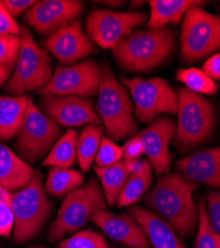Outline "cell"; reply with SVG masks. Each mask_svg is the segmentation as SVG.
Returning <instances> with one entry per match:
<instances>
[{
    "mask_svg": "<svg viewBox=\"0 0 220 248\" xmlns=\"http://www.w3.org/2000/svg\"><path fill=\"white\" fill-rule=\"evenodd\" d=\"M177 97V125L174 144L179 152L187 153L210 137L214 111L208 100L188 88L179 89Z\"/></svg>",
    "mask_w": 220,
    "mask_h": 248,
    "instance_id": "5b68a950",
    "label": "cell"
},
{
    "mask_svg": "<svg viewBox=\"0 0 220 248\" xmlns=\"http://www.w3.org/2000/svg\"><path fill=\"white\" fill-rule=\"evenodd\" d=\"M62 129L47 117L29 97L22 127L17 134L16 149L26 162H36L54 146Z\"/></svg>",
    "mask_w": 220,
    "mask_h": 248,
    "instance_id": "30bf717a",
    "label": "cell"
},
{
    "mask_svg": "<svg viewBox=\"0 0 220 248\" xmlns=\"http://www.w3.org/2000/svg\"><path fill=\"white\" fill-rule=\"evenodd\" d=\"M20 48L15 71L9 78L5 90L14 96L45 87L54 75L49 52L39 47L26 27L20 29Z\"/></svg>",
    "mask_w": 220,
    "mask_h": 248,
    "instance_id": "52a82bcc",
    "label": "cell"
},
{
    "mask_svg": "<svg viewBox=\"0 0 220 248\" xmlns=\"http://www.w3.org/2000/svg\"><path fill=\"white\" fill-rule=\"evenodd\" d=\"M29 96L0 95V139L10 140L22 127Z\"/></svg>",
    "mask_w": 220,
    "mask_h": 248,
    "instance_id": "7402d4cb",
    "label": "cell"
},
{
    "mask_svg": "<svg viewBox=\"0 0 220 248\" xmlns=\"http://www.w3.org/2000/svg\"><path fill=\"white\" fill-rule=\"evenodd\" d=\"M112 248H117V247L116 246H112Z\"/></svg>",
    "mask_w": 220,
    "mask_h": 248,
    "instance_id": "7bdbcfd3",
    "label": "cell"
},
{
    "mask_svg": "<svg viewBox=\"0 0 220 248\" xmlns=\"http://www.w3.org/2000/svg\"><path fill=\"white\" fill-rule=\"evenodd\" d=\"M36 171L10 148L0 144V190L17 192L32 181Z\"/></svg>",
    "mask_w": 220,
    "mask_h": 248,
    "instance_id": "ffe728a7",
    "label": "cell"
},
{
    "mask_svg": "<svg viewBox=\"0 0 220 248\" xmlns=\"http://www.w3.org/2000/svg\"><path fill=\"white\" fill-rule=\"evenodd\" d=\"M207 215L212 230L220 235V192H208Z\"/></svg>",
    "mask_w": 220,
    "mask_h": 248,
    "instance_id": "d6a6232c",
    "label": "cell"
},
{
    "mask_svg": "<svg viewBox=\"0 0 220 248\" xmlns=\"http://www.w3.org/2000/svg\"><path fill=\"white\" fill-rule=\"evenodd\" d=\"M58 246L59 248H110L103 234L90 230L74 233L70 238L59 241Z\"/></svg>",
    "mask_w": 220,
    "mask_h": 248,
    "instance_id": "f546056e",
    "label": "cell"
},
{
    "mask_svg": "<svg viewBox=\"0 0 220 248\" xmlns=\"http://www.w3.org/2000/svg\"><path fill=\"white\" fill-rule=\"evenodd\" d=\"M90 220L114 241L131 248H153L143 226L130 215L99 210L91 215Z\"/></svg>",
    "mask_w": 220,
    "mask_h": 248,
    "instance_id": "e0dca14e",
    "label": "cell"
},
{
    "mask_svg": "<svg viewBox=\"0 0 220 248\" xmlns=\"http://www.w3.org/2000/svg\"><path fill=\"white\" fill-rule=\"evenodd\" d=\"M28 248H47V247H45V246H30Z\"/></svg>",
    "mask_w": 220,
    "mask_h": 248,
    "instance_id": "60d3db41",
    "label": "cell"
},
{
    "mask_svg": "<svg viewBox=\"0 0 220 248\" xmlns=\"http://www.w3.org/2000/svg\"><path fill=\"white\" fill-rule=\"evenodd\" d=\"M127 213L143 226L153 247L186 248L173 227L153 211L139 205H131Z\"/></svg>",
    "mask_w": 220,
    "mask_h": 248,
    "instance_id": "d6986e66",
    "label": "cell"
},
{
    "mask_svg": "<svg viewBox=\"0 0 220 248\" xmlns=\"http://www.w3.org/2000/svg\"><path fill=\"white\" fill-rule=\"evenodd\" d=\"M85 177L76 170L53 167L46 181V192L56 198H62L71 191L82 187Z\"/></svg>",
    "mask_w": 220,
    "mask_h": 248,
    "instance_id": "4316f807",
    "label": "cell"
},
{
    "mask_svg": "<svg viewBox=\"0 0 220 248\" xmlns=\"http://www.w3.org/2000/svg\"><path fill=\"white\" fill-rule=\"evenodd\" d=\"M123 151V159L125 160H135L139 159L144 154V148L142 142L140 140L139 136H133L130 138L122 147Z\"/></svg>",
    "mask_w": 220,
    "mask_h": 248,
    "instance_id": "d590c367",
    "label": "cell"
},
{
    "mask_svg": "<svg viewBox=\"0 0 220 248\" xmlns=\"http://www.w3.org/2000/svg\"><path fill=\"white\" fill-rule=\"evenodd\" d=\"M121 248H131V247H129V246H126V245H123Z\"/></svg>",
    "mask_w": 220,
    "mask_h": 248,
    "instance_id": "b9f144b4",
    "label": "cell"
},
{
    "mask_svg": "<svg viewBox=\"0 0 220 248\" xmlns=\"http://www.w3.org/2000/svg\"><path fill=\"white\" fill-rule=\"evenodd\" d=\"M0 197L9 204L14 216V241L21 244L36 237L52 209L45 193L42 174L36 171L32 181L22 190L13 193L0 190Z\"/></svg>",
    "mask_w": 220,
    "mask_h": 248,
    "instance_id": "3957f363",
    "label": "cell"
},
{
    "mask_svg": "<svg viewBox=\"0 0 220 248\" xmlns=\"http://www.w3.org/2000/svg\"><path fill=\"white\" fill-rule=\"evenodd\" d=\"M36 2L37 1H31V0H3L1 1L3 7L13 18L31 8Z\"/></svg>",
    "mask_w": 220,
    "mask_h": 248,
    "instance_id": "8d00e7d4",
    "label": "cell"
},
{
    "mask_svg": "<svg viewBox=\"0 0 220 248\" xmlns=\"http://www.w3.org/2000/svg\"><path fill=\"white\" fill-rule=\"evenodd\" d=\"M45 47L62 66L72 65L95 52L91 39L84 33L79 20L50 35Z\"/></svg>",
    "mask_w": 220,
    "mask_h": 248,
    "instance_id": "2e32d148",
    "label": "cell"
},
{
    "mask_svg": "<svg viewBox=\"0 0 220 248\" xmlns=\"http://www.w3.org/2000/svg\"><path fill=\"white\" fill-rule=\"evenodd\" d=\"M198 232L195 240V248H220V235L210 225L206 204L204 198H198Z\"/></svg>",
    "mask_w": 220,
    "mask_h": 248,
    "instance_id": "f1b7e54d",
    "label": "cell"
},
{
    "mask_svg": "<svg viewBox=\"0 0 220 248\" xmlns=\"http://www.w3.org/2000/svg\"><path fill=\"white\" fill-rule=\"evenodd\" d=\"M14 229V216L9 204L0 197V236L9 237Z\"/></svg>",
    "mask_w": 220,
    "mask_h": 248,
    "instance_id": "836d02e7",
    "label": "cell"
},
{
    "mask_svg": "<svg viewBox=\"0 0 220 248\" xmlns=\"http://www.w3.org/2000/svg\"><path fill=\"white\" fill-rule=\"evenodd\" d=\"M147 20L145 12H117L93 10L87 18L86 30L89 38L103 49H114L124 38Z\"/></svg>",
    "mask_w": 220,
    "mask_h": 248,
    "instance_id": "7c38bea8",
    "label": "cell"
},
{
    "mask_svg": "<svg viewBox=\"0 0 220 248\" xmlns=\"http://www.w3.org/2000/svg\"><path fill=\"white\" fill-rule=\"evenodd\" d=\"M153 180V167L149 160L145 161L144 166L131 173L117 198V205L120 208L133 205L140 201L149 190Z\"/></svg>",
    "mask_w": 220,
    "mask_h": 248,
    "instance_id": "603a6c76",
    "label": "cell"
},
{
    "mask_svg": "<svg viewBox=\"0 0 220 248\" xmlns=\"http://www.w3.org/2000/svg\"><path fill=\"white\" fill-rule=\"evenodd\" d=\"M202 71L210 78L220 79V53L210 57L204 64Z\"/></svg>",
    "mask_w": 220,
    "mask_h": 248,
    "instance_id": "74e56055",
    "label": "cell"
},
{
    "mask_svg": "<svg viewBox=\"0 0 220 248\" xmlns=\"http://www.w3.org/2000/svg\"><path fill=\"white\" fill-rule=\"evenodd\" d=\"M102 3L104 4H108V5H114V6H118L122 3V1H103Z\"/></svg>",
    "mask_w": 220,
    "mask_h": 248,
    "instance_id": "ab89813d",
    "label": "cell"
},
{
    "mask_svg": "<svg viewBox=\"0 0 220 248\" xmlns=\"http://www.w3.org/2000/svg\"><path fill=\"white\" fill-rule=\"evenodd\" d=\"M181 59L194 63L220 49V17L198 6L190 8L184 17L181 38Z\"/></svg>",
    "mask_w": 220,
    "mask_h": 248,
    "instance_id": "ba28073f",
    "label": "cell"
},
{
    "mask_svg": "<svg viewBox=\"0 0 220 248\" xmlns=\"http://www.w3.org/2000/svg\"><path fill=\"white\" fill-rule=\"evenodd\" d=\"M198 185L186 181L179 173L160 178L155 188L145 197V203L155 214L165 219L178 236L190 237L199 219L198 205L192 194Z\"/></svg>",
    "mask_w": 220,
    "mask_h": 248,
    "instance_id": "6da1fadb",
    "label": "cell"
},
{
    "mask_svg": "<svg viewBox=\"0 0 220 248\" xmlns=\"http://www.w3.org/2000/svg\"><path fill=\"white\" fill-rule=\"evenodd\" d=\"M94 171L103 185L106 202L109 206H113L117 202L120 191L130 175L124 159L107 167H94Z\"/></svg>",
    "mask_w": 220,
    "mask_h": 248,
    "instance_id": "cb8c5ba5",
    "label": "cell"
},
{
    "mask_svg": "<svg viewBox=\"0 0 220 248\" xmlns=\"http://www.w3.org/2000/svg\"><path fill=\"white\" fill-rule=\"evenodd\" d=\"M42 112L59 125H101L102 120L93 110L92 102L78 95L43 94L40 101Z\"/></svg>",
    "mask_w": 220,
    "mask_h": 248,
    "instance_id": "5bb4252c",
    "label": "cell"
},
{
    "mask_svg": "<svg viewBox=\"0 0 220 248\" xmlns=\"http://www.w3.org/2000/svg\"><path fill=\"white\" fill-rule=\"evenodd\" d=\"M123 159L122 148L107 137H103L101 146L95 157L96 167H107Z\"/></svg>",
    "mask_w": 220,
    "mask_h": 248,
    "instance_id": "4dcf8cb0",
    "label": "cell"
},
{
    "mask_svg": "<svg viewBox=\"0 0 220 248\" xmlns=\"http://www.w3.org/2000/svg\"><path fill=\"white\" fill-rule=\"evenodd\" d=\"M176 79L184 82L188 89L194 93L213 94L217 91V85L202 70L195 68L179 69L176 72Z\"/></svg>",
    "mask_w": 220,
    "mask_h": 248,
    "instance_id": "83f0119b",
    "label": "cell"
},
{
    "mask_svg": "<svg viewBox=\"0 0 220 248\" xmlns=\"http://www.w3.org/2000/svg\"><path fill=\"white\" fill-rule=\"evenodd\" d=\"M176 168L190 183H204L220 189V146L197 151L178 160Z\"/></svg>",
    "mask_w": 220,
    "mask_h": 248,
    "instance_id": "ac0fdd59",
    "label": "cell"
},
{
    "mask_svg": "<svg viewBox=\"0 0 220 248\" xmlns=\"http://www.w3.org/2000/svg\"><path fill=\"white\" fill-rule=\"evenodd\" d=\"M104 128L95 124H88L77 137L76 154L78 165L83 172L89 171L92 162L95 160Z\"/></svg>",
    "mask_w": 220,
    "mask_h": 248,
    "instance_id": "d4e9b609",
    "label": "cell"
},
{
    "mask_svg": "<svg viewBox=\"0 0 220 248\" xmlns=\"http://www.w3.org/2000/svg\"><path fill=\"white\" fill-rule=\"evenodd\" d=\"M106 209L104 193L98 181L92 178L83 187L67 194L57 219L50 226L49 240L55 242L61 240L67 233L78 232L88 223L93 213Z\"/></svg>",
    "mask_w": 220,
    "mask_h": 248,
    "instance_id": "8992f818",
    "label": "cell"
},
{
    "mask_svg": "<svg viewBox=\"0 0 220 248\" xmlns=\"http://www.w3.org/2000/svg\"><path fill=\"white\" fill-rule=\"evenodd\" d=\"M176 132L174 119L161 116L155 119L149 127L138 134L142 142L144 154L147 155L157 175L169 174L173 155L169 150L171 140Z\"/></svg>",
    "mask_w": 220,
    "mask_h": 248,
    "instance_id": "9a60e30c",
    "label": "cell"
},
{
    "mask_svg": "<svg viewBox=\"0 0 220 248\" xmlns=\"http://www.w3.org/2000/svg\"><path fill=\"white\" fill-rule=\"evenodd\" d=\"M122 84L131 93L135 102V116L141 122L152 124L161 113L176 114L178 107L177 94L169 82L160 78L144 79L141 78H120Z\"/></svg>",
    "mask_w": 220,
    "mask_h": 248,
    "instance_id": "9c48e42d",
    "label": "cell"
},
{
    "mask_svg": "<svg viewBox=\"0 0 220 248\" xmlns=\"http://www.w3.org/2000/svg\"><path fill=\"white\" fill-rule=\"evenodd\" d=\"M11 69L0 64V87H1L7 78H9L11 76Z\"/></svg>",
    "mask_w": 220,
    "mask_h": 248,
    "instance_id": "f35d334b",
    "label": "cell"
},
{
    "mask_svg": "<svg viewBox=\"0 0 220 248\" xmlns=\"http://www.w3.org/2000/svg\"><path fill=\"white\" fill-rule=\"evenodd\" d=\"M84 7V2L76 0H42L26 11L24 20L38 33L52 35L74 22Z\"/></svg>",
    "mask_w": 220,
    "mask_h": 248,
    "instance_id": "4fadbf2b",
    "label": "cell"
},
{
    "mask_svg": "<svg viewBox=\"0 0 220 248\" xmlns=\"http://www.w3.org/2000/svg\"><path fill=\"white\" fill-rule=\"evenodd\" d=\"M78 133L76 129L70 128L52 147L48 156L43 161V166L59 168H71L77 158L76 141Z\"/></svg>",
    "mask_w": 220,
    "mask_h": 248,
    "instance_id": "484cf974",
    "label": "cell"
},
{
    "mask_svg": "<svg viewBox=\"0 0 220 248\" xmlns=\"http://www.w3.org/2000/svg\"><path fill=\"white\" fill-rule=\"evenodd\" d=\"M20 48H21L20 36L0 35V64L12 70L16 66Z\"/></svg>",
    "mask_w": 220,
    "mask_h": 248,
    "instance_id": "1f68e13d",
    "label": "cell"
},
{
    "mask_svg": "<svg viewBox=\"0 0 220 248\" xmlns=\"http://www.w3.org/2000/svg\"><path fill=\"white\" fill-rule=\"evenodd\" d=\"M97 111L104 124L107 138L118 141L136 134L133 103L126 89L117 81L112 69L103 63L98 90Z\"/></svg>",
    "mask_w": 220,
    "mask_h": 248,
    "instance_id": "277c9868",
    "label": "cell"
},
{
    "mask_svg": "<svg viewBox=\"0 0 220 248\" xmlns=\"http://www.w3.org/2000/svg\"><path fill=\"white\" fill-rule=\"evenodd\" d=\"M148 3L151 15L147 30H155L166 27L167 24H177L190 8L205 2L195 0H151Z\"/></svg>",
    "mask_w": 220,
    "mask_h": 248,
    "instance_id": "44dd1931",
    "label": "cell"
},
{
    "mask_svg": "<svg viewBox=\"0 0 220 248\" xmlns=\"http://www.w3.org/2000/svg\"><path fill=\"white\" fill-rule=\"evenodd\" d=\"M176 49V33L170 27L132 32L113 49L119 66L130 72L154 69Z\"/></svg>",
    "mask_w": 220,
    "mask_h": 248,
    "instance_id": "7a4b0ae2",
    "label": "cell"
},
{
    "mask_svg": "<svg viewBox=\"0 0 220 248\" xmlns=\"http://www.w3.org/2000/svg\"><path fill=\"white\" fill-rule=\"evenodd\" d=\"M99 84L101 67L95 61L89 59L70 67L57 66L51 80L38 93L88 97L98 93Z\"/></svg>",
    "mask_w": 220,
    "mask_h": 248,
    "instance_id": "8fae6325",
    "label": "cell"
},
{
    "mask_svg": "<svg viewBox=\"0 0 220 248\" xmlns=\"http://www.w3.org/2000/svg\"><path fill=\"white\" fill-rule=\"evenodd\" d=\"M20 29L15 19L6 11L0 1V35L1 36H20Z\"/></svg>",
    "mask_w": 220,
    "mask_h": 248,
    "instance_id": "e575fe53",
    "label": "cell"
}]
</instances>
